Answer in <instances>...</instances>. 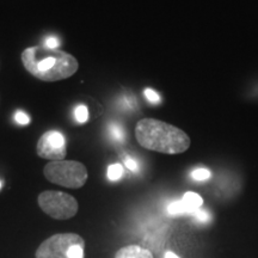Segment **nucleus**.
Here are the masks:
<instances>
[{
  "label": "nucleus",
  "instance_id": "9",
  "mask_svg": "<svg viewBox=\"0 0 258 258\" xmlns=\"http://www.w3.org/2000/svg\"><path fill=\"white\" fill-rule=\"evenodd\" d=\"M212 173L208 169H205V167H199V169H195L191 171L190 173V177L196 182H203V180H207L211 178Z\"/></svg>",
  "mask_w": 258,
  "mask_h": 258
},
{
  "label": "nucleus",
  "instance_id": "1",
  "mask_svg": "<svg viewBox=\"0 0 258 258\" xmlns=\"http://www.w3.org/2000/svg\"><path fill=\"white\" fill-rule=\"evenodd\" d=\"M21 57L24 69L32 77L46 83L70 78L79 69L78 60L72 54L46 46L29 47Z\"/></svg>",
  "mask_w": 258,
  "mask_h": 258
},
{
  "label": "nucleus",
  "instance_id": "3",
  "mask_svg": "<svg viewBox=\"0 0 258 258\" xmlns=\"http://www.w3.org/2000/svg\"><path fill=\"white\" fill-rule=\"evenodd\" d=\"M43 175L50 183L70 189L83 188L89 177L85 165L76 160L49 161L44 166Z\"/></svg>",
  "mask_w": 258,
  "mask_h": 258
},
{
  "label": "nucleus",
  "instance_id": "4",
  "mask_svg": "<svg viewBox=\"0 0 258 258\" xmlns=\"http://www.w3.org/2000/svg\"><path fill=\"white\" fill-rule=\"evenodd\" d=\"M38 206L46 214L57 220H67L78 213V202L70 194L47 190L38 195Z\"/></svg>",
  "mask_w": 258,
  "mask_h": 258
},
{
  "label": "nucleus",
  "instance_id": "10",
  "mask_svg": "<svg viewBox=\"0 0 258 258\" xmlns=\"http://www.w3.org/2000/svg\"><path fill=\"white\" fill-rule=\"evenodd\" d=\"M191 215L192 218L195 219V221H198L199 224H208V222L212 220V214L207 211V209L199 208L198 211L194 212Z\"/></svg>",
  "mask_w": 258,
  "mask_h": 258
},
{
  "label": "nucleus",
  "instance_id": "19",
  "mask_svg": "<svg viewBox=\"0 0 258 258\" xmlns=\"http://www.w3.org/2000/svg\"><path fill=\"white\" fill-rule=\"evenodd\" d=\"M0 188H2V182H0Z\"/></svg>",
  "mask_w": 258,
  "mask_h": 258
},
{
  "label": "nucleus",
  "instance_id": "18",
  "mask_svg": "<svg viewBox=\"0 0 258 258\" xmlns=\"http://www.w3.org/2000/svg\"><path fill=\"white\" fill-rule=\"evenodd\" d=\"M165 258H179V257L173 252H171V251H167V252L165 253Z\"/></svg>",
  "mask_w": 258,
  "mask_h": 258
},
{
  "label": "nucleus",
  "instance_id": "2",
  "mask_svg": "<svg viewBox=\"0 0 258 258\" xmlns=\"http://www.w3.org/2000/svg\"><path fill=\"white\" fill-rule=\"evenodd\" d=\"M140 146L165 154L183 153L190 146V138L182 129L156 118H143L135 127Z\"/></svg>",
  "mask_w": 258,
  "mask_h": 258
},
{
  "label": "nucleus",
  "instance_id": "11",
  "mask_svg": "<svg viewBox=\"0 0 258 258\" xmlns=\"http://www.w3.org/2000/svg\"><path fill=\"white\" fill-rule=\"evenodd\" d=\"M123 175V167L121 164H112L108 169V178L110 180H118Z\"/></svg>",
  "mask_w": 258,
  "mask_h": 258
},
{
  "label": "nucleus",
  "instance_id": "13",
  "mask_svg": "<svg viewBox=\"0 0 258 258\" xmlns=\"http://www.w3.org/2000/svg\"><path fill=\"white\" fill-rule=\"evenodd\" d=\"M111 137L117 141L123 140L124 134H123V131H122V128L118 127V125H116V124L111 125Z\"/></svg>",
  "mask_w": 258,
  "mask_h": 258
},
{
  "label": "nucleus",
  "instance_id": "14",
  "mask_svg": "<svg viewBox=\"0 0 258 258\" xmlns=\"http://www.w3.org/2000/svg\"><path fill=\"white\" fill-rule=\"evenodd\" d=\"M145 96H146V98L151 103H159L160 102V96L158 95L156 91H153V90H151V89L145 90Z\"/></svg>",
  "mask_w": 258,
  "mask_h": 258
},
{
  "label": "nucleus",
  "instance_id": "8",
  "mask_svg": "<svg viewBox=\"0 0 258 258\" xmlns=\"http://www.w3.org/2000/svg\"><path fill=\"white\" fill-rule=\"evenodd\" d=\"M180 201H182L188 214H192L194 212L198 211L199 208H201L203 205V200L201 196H200L199 194L192 191L185 192L184 195H183V198L180 199Z\"/></svg>",
  "mask_w": 258,
  "mask_h": 258
},
{
  "label": "nucleus",
  "instance_id": "17",
  "mask_svg": "<svg viewBox=\"0 0 258 258\" xmlns=\"http://www.w3.org/2000/svg\"><path fill=\"white\" fill-rule=\"evenodd\" d=\"M124 163H125V166H127L131 171H134V172L135 171H138L139 165H138L137 161L133 159V158H127V159L124 160Z\"/></svg>",
  "mask_w": 258,
  "mask_h": 258
},
{
  "label": "nucleus",
  "instance_id": "7",
  "mask_svg": "<svg viewBox=\"0 0 258 258\" xmlns=\"http://www.w3.org/2000/svg\"><path fill=\"white\" fill-rule=\"evenodd\" d=\"M115 258H153V254L145 247L129 245L118 250L115 254Z\"/></svg>",
  "mask_w": 258,
  "mask_h": 258
},
{
  "label": "nucleus",
  "instance_id": "5",
  "mask_svg": "<svg viewBox=\"0 0 258 258\" xmlns=\"http://www.w3.org/2000/svg\"><path fill=\"white\" fill-rule=\"evenodd\" d=\"M76 245H85V241L79 234H54L38 246L36 258H70V251Z\"/></svg>",
  "mask_w": 258,
  "mask_h": 258
},
{
  "label": "nucleus",
  "instance_id": "16",
  "mask_svg": "<svg viewBox=\"0 0 258 258\" xmlns=\"http://www.w3.org/2000/svg\"><path fill=\"white\" fill-rule=\"evenodd\" d=\"M44 46L48 48H51V49H57V47L60 46V42L56 37L50 36L46 38V43H44Z\"/></svg>",
  "mask_w": 258,
  "mask_h": 258
},
{
  "label": "nucleus",
  "instance_id": "15",
  "mask_svg": "<svg viewBox=\"0 0 258 258\" xmlns=\"http://www.w3.org/2000/svg\"><path fill=\"white\" fill-rule=\"evenodd\" d=\"M15 118H16V121H17L19 124H23V125L28 124L29 122H30V118H29V116L25 114V112H23V111H17V112H16Z\"/></svg>",
  "mask_w": 258,
  "mask_h": 258
},
{
  "label": "nucleus",
  "instance_id": "6",
  "mask_svg": "<svg viewBox=\"0 0 258 258\" xmlns=\"http://www.w3.org/2000/svg\"><path fill=\"white\" fill-rule=\"evenodd\" d=\"M36 153L38 157L50 161L64 160V157L67 154L64 137L57 131L46 132L38 139Z\"/></svg>",
  "mask_w": 258,
  "mask_h": 258
},
{
  "label": "nucleus",
  "instance_id": "12",
  "mask_svg": "<svg viewBox=\"0 0 258 258\" xmlns=\"http://www.w3.org/2000/svg\"><path fill=\"white\" fill-rule=\"evenodd\" d=\"M74 116L79 123H85L89 118V110L85 105H78L74 109Z\"/></svg>",
  "mask_w": 258,
  "mask_h": 258
}]
</instances>
